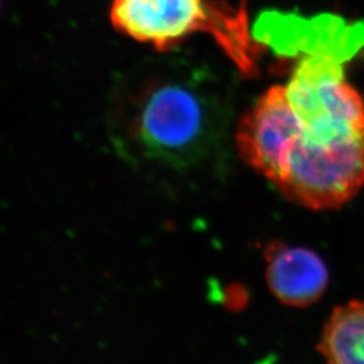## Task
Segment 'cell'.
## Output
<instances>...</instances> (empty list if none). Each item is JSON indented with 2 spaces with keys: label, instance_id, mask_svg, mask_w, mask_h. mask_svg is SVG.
Segmentation results:
<instances>
[{
  "label": "cell",
  "instance_id": "obj_1",
  "mask_svg": "<svg viewBox=\"0 0 364 364\" xmlns=\"http://www.w3.org/2000/svg\"><path fill=\"white\" fill-rule=\"evenodd\" d=\"M209 70L182 60L139 66L114 87L108 131L115 151L141 173L185 174L220 151L228 102Z\"/></svg>",
  "mask_w": 364,
  "mask_h": 364
},
{
  "label": "cell",
  "instance_id": "obj_3",
  "mask_svg": "<svg viewBox=\"0 0 364 364\" xmlns=\"http://www.w3.org/2000/svg\"><path fill=\"white\" fill-rule=\"evenodd\" d=\"M111 21L117 30L158 52H169L197 31L215 36L235 60L248 68L246 22L208 0H114Z\"/></svg>",
  "mask_w": 364,
  "mask_h": 364
},
{
  "label": "cell",
  "instance_id": "obj_2",
  "mask_svg": "<svg viewBox=\"0 0 364 364\" xmlns=\"http://www.w3.org/2000/svg\"><path fill=\"white\" fill-rule=\"evenodd\" d=\"M299 124L266 178L301 207L331 210L364 185V100L326 54H311L287 85Z\"/></svg>",
  "mask_w": 364,
  "mask_h": 364
},
{
  "label": "cell",
  "instance_id": "obj_5",
  "mask_svg": "<svg viewBox=\"0 0 364 364\" xmlns=\"http://www.w3.org/2000/svg\"><path fill=\"white\" fill-rule=\"evenodd\" d=\"M317 350L326 364H364L363 299H351L333 309Z\"/></svg>",
  "mask_w": 364,
  "mask_h": 364
},
{
  "label": "cell",
  "instance_id": "obj_4",
  "mask_svg": "<svg viewBox=\"0 0 364 364\" xmlns=\"http://www.w3.org/2000/svg\"><path fill=\"white\" fill-rule=\"evenodd\" d=\"M264 258L267 285L279 302L306 308L326 293L328 269L312 250L274 242L266 247Z\"/></svg>",
  "mask_w": 364,
  "mask_h": 364
}]
</instances>
